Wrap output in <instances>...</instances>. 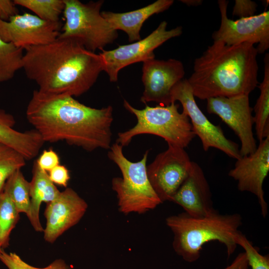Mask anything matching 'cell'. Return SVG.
<instances>
[{
	"mask_svg": "<svg viewBox=\"0 0 269 269\" xmlns=\"http://www.w3.org/2000/svg\"><path fill=\"white\" fill-rule=\"evenodd\" d=\"M258 54L252 44L227 45L214 41L194 60L187 79L193 95L201 100L249 96L259 84Z\"/></svg>",
	"mask_w": 269,
	"mask_h": 269,
	"instance_id": "obj_3",
	"label": "cell"
},
{
	"mask_svg": "<svg viewBox=\"0 0 269 269\" xmlns=\"http://www.w3.org/2000/svg\"><path fill=\"white\" fill-rule=\"evenodd\" d=\"M13 0H0V19L8 21L18 14V9Z\"/></svg>",
	"mask_w": 269,
	"mask_h": 269,
	"instance_id": "obj_32",
	"label": "cell"
},
{
	"mask_svg": "<svg viewBox=\"0 0 269 269\" xmlns=\"http://www.w3.org/2000/svg\"><path fill=\"white\" fill-rule=\"evenodd\" d=\"M65 23L58 38L79 40L88 50H104L118 37V32L102 16L104 0L84 3L79 0H64Z\"/></svg>",
	"mask_w": 269,
	"mask_h": 269,
	"instance_id": "obj_7",
	"label": "cell"
},
{
	"mask_svg": "<svg viewBox=\"0 0 269 269\" xmlns=\"http://www.w3.org/2000/svg\"><path fill=\"white\" fill-rule=\"evenodd\" d=\"M25 50L22 69L43 93L79 96L90 89L104 71L100 55L76 39L58 37Z\"/></svg>",
	"mask_w": 269,
	"mask_h": 269,
	"instance_id": "obj_2",
	"label": "cell"
},
{
	"mask_svg": "<svg viewBox=\"0 0 269 269\" xmlns=\"http://www.w3.org/2000/svg\"><path fill=\"white\" fill-rule=\"evenodd\" d=\"M3 191L8 194L18 212L26 214L28 218L30 211L29 182L25 179L20 170L7 179Z\"/></svg>",
	"mask_w": 269,
	"mask_h": 269,
	"instance_id": "obj_22",
	"label": "cell"
},
{
	"mask_svg": "<svg viewBox=\"0 0 269 269\" xmlns=\"http://www.w3.org/2000/svg\"><path fill=\"white\" fill-rule=\"evenodd\" d=\"M0 261L8 269H72L61 259L55 260L45 268H36L24 262L16 253H7L3 249L0 252Z\"/></svg>",
	"mask_w": 269,
	"mask_h": 269,
	"instance_id": "obj_27",
	"label": "cell"
},
{
	"mask_svg": "<svg viewBox=\"0 0 269 269\" xmlns=\"http://www.w3.org/2000/svg\"><path fill=\"white\" fill-rule=\"evenodd\" d=\"M60 193V191L50 179L48 172L42 169L35 160L33 165L32 179L29 182L30 211L28 218L36 231H44L39 220L41 203H48L52 201Z\"/></svg>",
	"mask_w": 269,
	"mask_h": 269,
	"instance_id": "obj_20",
	"label": "cell"
},
{
	"mask_svg": "<svg viewBox=\"0 0 269 269\" xmlns=\"http://www.w3.org/2000/svg\"><path fill=\"white\" fill-rule=\"evenodd\" d=\"M167 22L161 21L157 27L142 39L129 44L120 45L110 50H103L99 53L103 59L104 71L110 81H118L120 71L131 64L155 58L153 51L168 40L180 36L181 26L167 30Z\"/></svg>",
	"mask_w": 269,
	"mask_h": 269,
	"instance_id": "obj_9",
	"label": "cell"
},
{
	"mask_svg": "<svg viewBox=\"0 0 269 269\" xmlns=\"http://www.w3.org/2000/svg\"><path fill=\"white\" fill-rule=\"evenodd\" d=\"M108 153L110 159L120 168L122 177L112 181V187L116 193L119 211L125 215L135 213L142 214L155 209L162 202L153 190L148 178L146 162L149 150L137 162L128 159L123 146L115 142Z\"/></svg>",
	"mask_w": 269,
	"mask_h": 269,
	"instance_id": "obj_5",
	"label": "cell"
},
{
	"mask_svg": "<svg viewBox=\"0 0 269 269\" xmlns=\"http://www.w3.org/2000/svg\"><path fill=\"white\" fill-rule=\"evenodd\" d=\"M236 241L237 245L240 246L245 250L248 266L251 267V269H269V255L260 254L241 232L237 235Z\"/></svg>",
	"mask_w": 269,
	"mask_h": 269,
	"instance_id": "obj_28",
	"label": "cell"
},
{
	"mask_svg": "<svg viewBox=\"0 0 269 269\" xmlns=\"http://www.w3.org/2000/svg\"><path fill=\"white\" fill-rule=\"evenodd\" d=\"M171 98L172 103L178 101L181 103L182 112L191 120L193 131L200 138L205 151L213 147L231 158L241 157L238 144L228 139L221 127L212 124L200 109L187 79H183L173 87Z\"/></svg>",
	"mask_w": 269,
	"mask_h": 269,
	"instance_id": "obj_8",
	"label": "cell"
},
{
	"mask_svg": "<svg viewBox=\"0 0 269 269\" xmlns=\"http://www.w3.org/2000/svg\"><path fill=\"white\" fill-rule=\"evenodd\" d=\"M249 266L244 252L239 254L232 263L223 269H248Z\"/></svg>",
	"mask_w": 269,
	"mask_h": 269,
	"instance_id": "obj_33",
	"label": "cell"
},
{
	"mask_svg": "<svg viewBox=\"0 0 269 269\" xmlns=\"http://www.w3.org/2000/svg\"><path fill=\"white\" fill-rule=\"evenodd\" d=\"M191 166L192 161L184 148L169 144L146 166L149 182L162 203L170 201L188 176Z\"/></svg>",
	"mask_w": 269,
	"mask_h": 269,
	"instance_id": "obj_10",
	"label": "cell"
},
{
	"mask_svg": "<svg viewBox=\"0 0 269 269\" xmlns=\"http://www.w3.org/2000/svg\"><path fill=\"white\" fill-rule=\"evenodd\" d=\"M14 117L0 109V143H3L20 153L26 160L36 157L44 141L35 129L24 132L13 128Z\"/></svg>",
	"mask_w": 269,
	"mask_h": 269,
	"instance_id": "obj_19",
	"label": "cell"
},
{
	"mask_svg": "<svg viewBox=\"0 0 269 269\" xmlns=\"http://www.w3.org/2000/svg\"><path fill=\"white\" fill-rule=\"evenodd\" d=\"M256 2L250 0H236L233 7V15L240 18L253 16L257 10Z\"/></svg>",
	"mask_w": 269,
	"mask_h": 269,
	"instance_id": "obj_30",
	"label": "cell"
},
{
	"mask_svg": "<svg viewBox=\"0 0 269 269\" xmlns=\"http://www.w3.org/2000/svg\"><path fill=\"white\" fill-rule=\"evenodd\" d=\"M170 201L180 206L193 217H203L216 210L213 206L208 182L201 167L192 161L190 171Z\"/></svg>",
	"mask_w": 269,
	"mask_h": 269,
	"instance_id": "obj_17",
	"label": "cell"
},
{
	"mask_svg": "<svg viewBox=\"0 0 269 269\" xmlns=\"http://www.w3.org/2000/svg\"><path fill=\"white\" fill-rule=\"evenodd\" d=\"M2 249L1 248V247L0 246V252L1 251Z\"/></svg>",
	"mask_w": 269,
	"mask_h": 269,
	"instance_id": "obj_35",
	"label": "cell"
},
{
	"mask_svg": "<svg viewBox=\"0 0 269 269\" xmlns=\"http://www.w3.org/2000/svg\"><path fill=\"white\" fill-rule=\"evenodd\" d=\"M88 208L86 202L71 188H66L53 200L47 203L44 238L50 243L77 224Z\"/></svg>",
	"mask_w": 269,
	"mask_h": 269,
	"instance_id": "obj_16",
	"label": "cell"
},
{
	"mask_svg": "<svg viewBox=\"0 0 269 269\" xmlns=\"http://www.w3.org/2000/svg\"><path fill=\"white\" fill-rule=\"evenodd\" d=\"M19 219V213L8 194L0 193V246L2 249L9 246L10 233Z\"/></svg>",
	"mask_w": 269,
	"mask_h": 269,
	"instance_id": "obj_24",
	"label": "cell"
},
{
	"mask_svg": "<svg viewBox=\"0 0 269 269\" xmlns=\"http://www.w3.org/2000/svg\"><path fill=\"white\" fill-rule=\"evenodd\" d=\"M173 2V0H157L144 7L129 12L116 13L103 11L101 14L114 29L124 31L127 34L129 41L133 42L141 39L140 31L146 19L154 14L168 9Z\"/></svg>",
	"mask_w": 269,
	"mask_h": 269,
	"instance_id": "obj_18",
	"label": "cell"
},
{
	"mask_svg": "<svg viewBox=\"0 0 269 269\" xmlns=\"http://www.w3.org/2000/svg\"><path fill=\"white\" fill-rule=\"evenodd\" d=\"M113 111L111 106L94 108L70 96L35 90L28 104L26 116L44 142L64 141L92 151L110 149Z\"/></svg>",
	"mask_w": 269,
	"mask_h": 269,
	"instance_id": "obj_1",
	"label": "cell"
},
{
	"mask_svg": "<svg viewBox=\"0 0 269 269\" xmlns=\"http://www.w3.org/2000/svg\"><path fill=\"white\" fill-rule=\"evenodd\" d=\"M51 181L54 183L66 187L70 179L68 169L64 165L59 164L48 172Z\"/></svg>",
	"mask_w": 269,
	"mask_h": 269,
	"instance_id": "obj_31",
	"label": "cell"
},
{
	"mask_svg": "<svg viewBox=\"0 0 269 269\" xmlns=\"http://www.w3.org/2000/svg\"><path fill=\"white\" fill-rule=\"evenodd\" d=\"M260 94L254 106L256 135L259 141L269 136V54L264 58V76L258 86Z\"/></svg>",
	"mask_w": 269,
	"mask_h": 269,
	"instance_id": "obj_21",
	"label": "cell"
},
{
	"mask_svg": "<svg viewBox=\"0 0 269 269\" xmlns=\"http://www.w3.org/2000/svg\"><path fill=\"white\" fill-rule=\"evenodd\" d=\"M184 75L183 64L179 60L153 58L144 61L141 77L144 91L141 102L144 104L154 102L163 106L169 105L172 103L171 90L183 79Z\"/></svg>",
	"mask_w": 269,
	"mask_h": 269,
	"instance_id": "obj_14",
	"label": "cell"
},
{
	"mask_svg": "<svg viewBox=\"0 0 269 269\" xmlns=\"http://www.w3.org/2000/svg\"><path fill=\"white\" fill-rule=\"evenodd\" d=\"M60 22H50L28 12L17 14L8 21L0 19V38L23 49L46 44L60 34Z\"/></svg>",
	"mask_w": 269,
	"mask_h": 269,
	"instance_id": "obj_13",
	"label": "cell"
},
{
	"mask_svg": "<svg viewBox=\"0 0 269 269\" xmlns=\"http://www.w3.org/2000/svg\"><path fill=\"white\" fill-rule=\"evenodd\" d=\"M173 234L172 246L176 254L188 263L199 259L202 247L217 241L224 245L228 257L235 251L236 236L242 224L239 214H222L215 211L203 217H193L184 212L166 219Z\"/></svg>",
	"mask_w": 269,
	"mask_h": 269,
	"instance_id": "obj_4",
	"label": "cell"
},
{
	"mask_svg": "<svg viewBox=\"0 0 269 269\" xmlns=\"http://www.w3.org/2000/svg\"><path fill=\"white\" fill-rule=\"evenodd\" d=\"M207 101L208 113L217 115L240 139L241 156L253 153L257 146L253 131L254 117L249 96L217 97Z\"/></svg>",
	"mask_w": 269,
	"mask_h": 269,
	"instance_id": "obj_12",
	"label": "cell"
},
{
	"mask_svg": "<svg viewBox=\"0 0 269 269\" xmlns=\"http://www.w3.org/2000/svg\"><path fill=\"white\" fill-rule=\"evenodd\" d=\"M36 161L42 169L47 172L60 164L58 155L51 149L43 150Z\"/></svg>",
	"mask_w": 269,
	"mask_h": 269,
	"instance_id": "obj_29",
	"label": "cell"
},
{
	"mask_svg": "<svg viewBox=\"0 0 269 269\" xmlns=\"http://www.w3.org/2000/svg\"><path fill=\"white\" fill-rule=\"evenodd\" d=\"M124 107L135 116L137 123L130 130L118 134L116 142L123 147L128 146L137 135L150 134L162 137L168 144L184 148L196 136L189 118L179 112V105L175 102L168 106L146 105L139 110L124 100Z\"/></svg>",
	"mask_w": 269,
	"mask_h": 269,
	"instance_id": "obj_6",
	"label": "cell"
},
{
	"mask_svg": "<svg viewBox=\"0 0 269 269\" xmlns=\"http://www.w3.org/2000/svg\"><path fill=\"white\" fill-rule=\"evenodd\" d=\"M23 50L0 38V82L11 79L17 71L22 69Z\"/></svg>",
	"mask_w": 269,
	"mask_h": 269,
	"instance_id": "obj_23",
	"label": "cell"
},
{
	"mask_svg": "<svg viewBox=\"0 0 269 269\" xmlns=\"http://www.w3.org/2000/svg\"><path fill=\"white\" fill-rule=\"evenodd\" d=\"M259 142L253 153L236 159L228 175L237 181L239 190L256 196L262 215L265 217L268 214V204L263 186L269 171V136Z\"/></svg>",
	"mask_w": 269,
	"mask_h": 269,
	"instance_id": "obj_15",
	"label": "cell"
},
{
	"mask_svg": "<svg viewBox=\"0 0 269 269\" xmlns=\"http://www.w3.org/2000/svg\"><path fill=\"white\" fill-rule=\"evenodd\" d=\"M26 159L13 148L0 143V193L7 179L25 165Z\"/></svg>",
	"mask_w": 269,
	"mask_h": 269,
	"instance_id": "obj_26",
	"label": "cell"
},
{
	"mask_svg": "<svg viewBox=\"0 0 269 269\" xmlns=\"http://www.w3.org/2000/svg\"><path fill=\"white\" fill-rule=\"evenodd\" d=\"M221 14L219 28L212 34L214 41H221L227 45L244 43L258 44V54L269 48V11L233 20L227 16L228 1H218Z\"/></svg>",
	"mask_w": 269,
	"mask_h": 269,
	"instance_id": "obj_11",
	"label": "cell"
},
{
	"mask_svg": "<svg viewBox=\"0 0 269 269\" xmlns=\"http://www.w3.org/2000/svg\"><path fill=\"white\" fill-rule=\"evenodd\" d=\"M19 5L32 11L42 20L59 22L64 8V0H13Z\"/></svg>",
	"mask_w": 269,
	"mask_h": 269,
	"instance_id": "obj_25",
	"label": "cell"
},
{
	"mask_svg": "<svg viewBox=\"0 0 269 269\" xmlns=\"http://www.w3.org/2000/svg\"><path fill=\"white\" fill-rule=\"evenodd\" d=\"M180 1L189 6H198L202 3V0H182Z\"/></svg>",
	"mask_w": 269,
	"mask_h": 269,
	"instance_id": "obj_34",
	"label": "cell"
}]
</instances>
